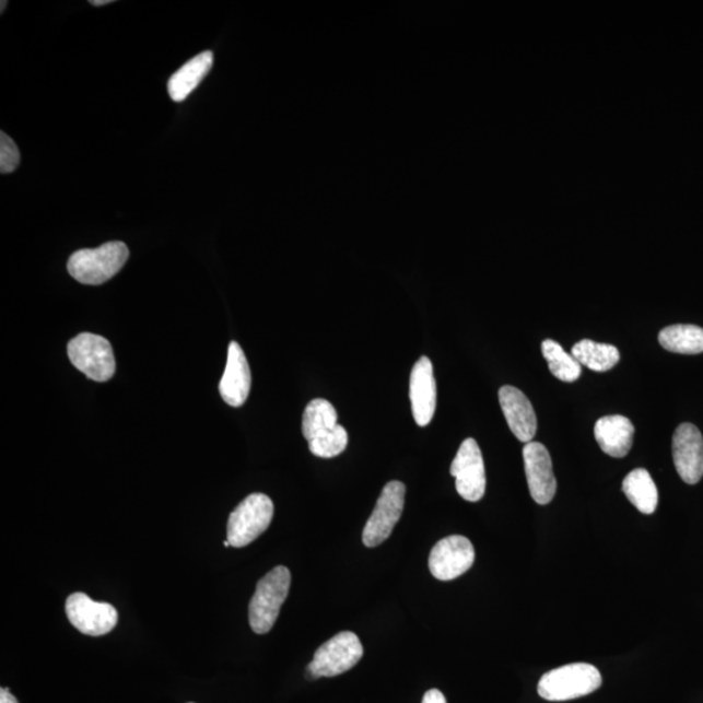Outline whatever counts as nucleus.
<instances>
[{
    "instance_id": "nucleus-17",
    "label": "nucleus",
    "mask_w": 703,
    "mask_h": 703,
    "mask_svg": "<svg viewBox=\"0 0 703 703\" xmlns=\"http://www.w3.org/2000/svg\"><path fill=\"white\" fill-rule=\"evenodd\" d=\"M214 63L211 51H203L190 59L179 71H176L168 81V94L175 102L186 101L188 95L201 84Z\"/></svg>"
},
{
    "instance_id": "nucleus-28",
    "label": "nucleus",
    "mask_w": 703,
    "mask_h": 703,
    "mask_svg": "<svg viewBox=\"0 0 703 703\" xmlns=\"http://www.w3.org/2000/svg\"><path fill=\"white\" fill-rule=\"evenodd\" d=\"M224 548H231L230 541H224Z\"/></svg>"
},
{
    "instance_id": "nucleus-29",
    "label": "nucleus",
    "mask_w": 703,
    "mask_h": 703,
    "mask_svg": "<svg viewBox=\"0 0 703 703\" xmlns=\"http://www.w3.org/2000/svg\"><path fill=\"white\" fill-rule=\"evenodd\" d=\"M5 5H7V2H4V0H3V2H2V12L4 11Z\"/></svg>"
},
{
    "instance_id": "nucleus-12",
    "label": "nucleus",
    "mask_w": 703,
    "mask_h": 703,
    "mask_svg": "<svg viewBox=\"0 0 703 703\" xmlns=\"http://www.w3.org/2000/svg\"><path fill=\"white\" fill-rule=\"evenodd\" d=\"M675 468L688 484L699 483L703 476V438L692 423H681L672 440Z\"/></svg>"
},
{
    "instance_id": "nucleus-14",
    "label": "nucleus",
    "mask_w": 703,
    "mask_h": 703,
    "mask_svg": "<svg viewBox=\"0 0 703 703\" xmlns=\"http://www.w3.org/2000/svg\"><path fill=\"white\" fill-rule=\"evenodd\" d=\"M251 386V374L243 348L231 341L227 365L220 384L222 399L231 407H242L247 401Z\"/></svg>"
},
{
    "instance_id": "nucleus-15",
    "label": "nucleus",
    "mask_w": 703,
    "mask_h": 703,
    "mask_svg": "<svg viewBox=\"0 0 703 703\" xmlns=\"http://www.w3.org/2000/svg\"><path fill=\"white\" fill-rule=\"evenodd\" d=\"M500 402L511 432L520 442H531L537 433V415L527 396L514 386H503Z\"/></svg>"
},
{
    "instance_id": "nucleus-11",
    "label": "nucleus",
    "mask_w": 703,
    "mask_h": 703,
    "mask_svg": "<svg viewBox=\"0 0 703 703\" xmlns=\"http://www.w3.org/2000/svg\"><path fill=\"white\" fill-rule=\"evenodd\" d=\"M525 473L535 502L546 506L556 494V480L548 448L541 443L529 442L523 449Z\"/></svg>"
},
{
    "instance_id": "nucleus-5",
    "label": "nucleus",
    "mask_w": 703,
    "mask_h": 703,
    "mask_svg": "<svg viewBox=\"0 0 703 703\" xmlns=\"http://www.w3.org/2000/svg\"><path fill=\"white\" fill-rule=\"evenodd\" d=\"M364 655L358 634L340 632L317 648L306 672L308 679L336 678L352 670Z\"/></svg>"
},
{
    "instance_id": "nucleus-27",
    "label": "nucleus",
    "mask_w": 703,
    "mask_h": 703,
    "mask_svg": "<svg viewBox=\"0 0 703 703\" xmlns=\"http://www.w3.org/2000/svg\"><path fill=\"white\" fill-rule=\"evenodd\" d=\"M110 3H113V0H97V2H95V0H92V2H91V4L95 5V7H99V5H104V4H110Z\"/></svg>"
},
{
    "instance_id": "nucleus-1",
    "label": "nucleus",
    "mask_w": 703,
    "mask_h": 703,
    "mask_svg": "<svg viewBox=\"0 0 703 703\" xmlns=\"http://www.w3.org/2000/svg\"><path fill=\"white\" fill-rule=\"evenodd\" d=\"M128 257L129 250L125 243H106L99 248L74 251L67 268L78 282L99 285L118 274Z\"/></svg>"
},
{
    "instance_id": "nucleus-23",
    "label": "nucleus",
    "mask_w": 703,
    "mask_h": 703,
    "mask_svg": "<svg viewBox=\"0 0 703 703\" xmlns=\"http://www.w3.org/2000/svg\"><path fill=\"white\" fill-rule=\"evenodd\" d=\"M308 443L314 456L331 459L344 453L348 446V433L343 426L337 425Z\"/></svg>"
},
{
    "instance_id": "nucleus-10",
    "label": "nucleus",
    "mask_w": 703,
    "mask_h": 703,
    "mask_svg": "<svg viewBox=\"0 0 703 703\" xmlns=\"http://www.w3.org/2000/svg\"><path fill=\"white\" fill-rule=\"evenodd\" d=\"M476 551L472 542L462 536L441 539L430 552L429 570L440 582H450L472 569Z\"/></svg>"
},
{
    "instance_id": "nucleus-19",
    "label": "nucleus",
    "mask_w": 703,
    "mask_h": 703,
    "mask_svg": "<svg viewBox=\"0 0 703 703\" xmlns=\"http://www.w3.org/2000/svg\"><path fill=\"white\" fill-rule=\"evenodd\" d=\"M572 356L593 372L605 373L616 367L620 360L617 347L605 343H597L589 339L578 341L572 348Z\"/></svg>"
},
{
    "instance_id": "nucleus-8",
    "label": "nucleus",
    "mask_w": 703,
    "mask_h": 703,
    "mask_svg": "<svg viewBox=\"0 0 703 703\" xmlns=\"http://www.w3.org/2000/svg\"><path fill=\"white\" fill-rule=\"evenodd\" d=\"M450 476L455 477L457 493L468 502H480L487 491V472L479 443L468 438L461 443L450 464Z\"/></svg>"
},
{
    "instance_id": "nucleus-22",
    "label": "nucleus",
    "mask_w": 703,
    "mask_h": 703,
    "mask_svg": "<svg viewBox=\"0 0 703 703\" xmlns=\"http://www.w3.org/2000/svg\"><path fill=\"white\" fill-rule=\"evenodd\" d=\"M542 353L546 361H548L551 374L558 379L572 384V382L582 377V365L572 354L566 353L555 340H544Z\"/></svg>"
},
{
    "instance_id": "nucleus-7",
    "label": "nucleus",
    "mask_w": 703,
    "mask_h": 703,
    "mask_svg": "<svg viewBox=\"0 0 703 703\" xmlns=\"http://www.w3.org/2000/svg\"><path fill=\"white\" fill-rule=\"evenodd\" d=\"M406 484L388 482L364 528L363 542L366 548H377L391 536L405 511Z\"/></svg>"
},
{
    "instance_id": "nucleus-21",
    "label": "nucleus",
    "mask_w": 703,
    "mask_h": 703,
    "mask_svg": "<svg viewBox=\"0 0 703 703\" xmlns=\"http://www.w3.org/2000/svg\"><path fill=\"white\" fill-rule=\"evenodd\" d=\"M339 425L337 409L330 401L314 399L306 406L303 415V434L311 442L319 434Z\"/></svg>"
},
{
    "instance_id": "nucleus-6",
    "label": "nucleus",
    "mask_w": 703,
    "mask_h": 703,
    "mask_svg": "<svg viewBox=\"0 0 703 703\" xmlns=\"http://www.w3.org/2000/svg\"><path fill=\"white\" fill-rule=\"evenodd\" d=\"M68 358L74 367L95 382H107L115 373L110 341L94 333H80L68 344Z\"/></svg>"
},
{
    "instance_id": "nucleus-16",
    "label": "nucleus",
    "mask_w": 703,
    "mask_h": 703,
    "mask_svg": "<svg viewBox=\"0 0 703 703\" xmlns=\"http://www.w3.org/2000/svg\"><path fill=\"white\" fill-rule=\"evenodd\" d=\"M594 436L605 454L621 459L633 446L634 426L624 415H606L597 421Z\"/></svg>"
},
{
    "instance_id": "nucleus-18",
    "label": "nucleus",
    "mask_w": 703,
    "mask_h": 703,
    "mask_svg": "<svg viewBox=\"0 0 703 703\" xmlns=\"http://www.w3.org/2000/svg\"><path fill=\"white\" fill-rule=\"evenodd\" d=\"M623 491L641 514L652 515L657 509L658 489L646 469L632 470L623 481Z\"/></svg>"
},
{
    "instance_id": "nucleus-20",
    "label": "nucleus",
    "mask_w": 703,
    "mask_h": 703,
    "mask_svg": "<svg viewBox=\"0 0 703 703\" xmlns=\"http://www.w3.org/2000/svg\"><path fill=\"white\" fill-rule=\"evenodd\" d=\"M659 343L666 351L680 354L703 352V329L694 325L668 326L659 332Z\"/></svg>"
},
{
    "instance_id": "nucleus-9",
    "label": "nucleus",
    "mask_w": 703,
    "mask_h": 703,
    "mask_svg": "<svg viewBox=\"0 0 703 703\" xmlns=\"http://www.w3.org/2000/svg\"><path fill=\"white\" fill-rule=\"evenodd\" d=\"M68 620L87 636H105L118 624V611L110 604L95 602L84 593H73L66 602Z\"/></svg>"
},
{
    "instance_id": "nucleus-26",
    "label": "nucleus",
    "mask_w": 703,
    "mask_h": 703,
    "mask_svg": "<svg viewBox=\"0 0 703 703\" xmlns=\"http://www.w3.org/2000/svg\"><path fill=\"white\" fill-rule=\"evenodd\" d=\"M0 703H19L15 695H12L9 689H0Z\"/></svg>"
},
{
    "instance_id": "nucleus-25",
    "label": "nucleus",
    "mask_w": 703,
    "mask_h": 703,
    "mask_svg": "<svg viewBox=\"0 0 703 703\" xmlns=\"http://www.w3.org/2000/svg\"><path fill=\"white\" fill-rule=\"evenodd\" d=\"M422 703H447L445 694H443L438 689H430L423 695Z\"/></svg>"
},
{
    "instance_id": "nucleus-24",
    "label": "nucleus",
    "mask_w": 703,
    "mask_h": 703,
    "mask_svg": "<svg viewBox=\"0 0 703 703\" xmlns=\"http://www.w3.org/2000/svg\"><path fill=\"white\" fill-rule=\"evenodd\" d=\"M20 165V152L15 141L4 132L0 133V173L11 174Z\"/></svg>"
},
{
    "instance_id": "nucleus-3",
    "label": "nucleus",
    "mask_w": 703,
    "mask_h": 703,
    "mask_svg": "<svg viewBox=\"0 0 703 703\" xmlns=\"http://www.w3.org/2000/svg\"><path fill=\"white\" fill-rule=\"evenodd\" d=\"M602 686V675L588 664H573L544 673L538 694L546 701L563 702L584 698Z\"/></svg>"
},
{
    "instance_id": "nucleus-13",
    "label": "nucleus",
    "mask_w": 703,
    "mask_h": 703,
    "mask_svg": "<svg viewBox=\"0 0 703 703\" xmlns=\"http://www.w3.org/2000/svg\"><path fill=\"white\" fill-rule=\"evenodd\" d=\"M409 398L415 423L421 427L427 426L436 409V384L432 361L426 356H422L412 368Z\"/></svg>"
},
{
    "instance_id": "nucleus-2",
    "label": "nucleus",
    "mask_w": 703,
    "mask_h": 703,
    "mask_svg": "<svg viewBox=\"0 0 703 703\" xmlns=\"http://www.w3.org/2000/svg\"><path fill=\"white\" fill-rule=\"evenodd\" d=\"M290 586L291 572L283 565L276 566L259 579L249 605V623L255 633L266 634L274 626Z\"/></svg>"
},
{
    "instance_id": "nucleus-4",
    "label": "nucleus",
    "mask_w": 703,
    "mask_h": 703,
    "mask_svg": "<svg viewBox=\"0 0 703 703\" xmlns=\"http://www.w3.org/2000/svg\"><path fill=\"white\" fill-rule=\"evenodd\" d=\"M274 516V503L268 495L251 494L232 512L227 525V541L232 548H245L265 534Z\"/></svg>"
}]
</instances>
